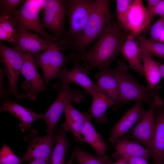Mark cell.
<instances>
[{"label":"cell","instance_id":"7","mask_svg":"<svg viewBox=\"0 0 164 164\" xmlns=\"http://www.w3.org/2000/svg\"><path fill=\"white\" fill-rule=\"evenodd\" d=\"M84 97L79 89H72L69 87L62 85L56 100L47 112L43 114V119L47 127L48 133L53 132L66 105L73 101L76 104L81 102Z\"/></svg>","mask_w":164,"mask_h":164},{"label":"cell","instance_id":"20","mask_svg":"<svg viewBox=\"0 0 164 164\" xmlns=\"http://www.w3.org/2000/svg\"><path fill=\"white\" fill-rule=\"evenodd\" d=\"M85 122L82 131V142L87 143L94 150L97 155H106L107 147L101 136L96 130L92 123V116L84 112Z\"/></svg>","mask_w":164,"mask_h":164},{"label":"cell","instance_id":"31","mask_svg":"<svg viewBox=\"0 0 164 164\" xmlns=\"http://www.w3.org/2000/svg\"><path fill=\"white\" fill-rule=\"evenodd\" d=\"M21 158L18 157L10 148L4 144L0 151V164H21Z\"/></svg>","mask_w":164,"mask_h":164},{"label":"cell","instance_id":"34","mask_svg":"<svg viewBox=\"0 0 164 164\" xmlns=\"http://www.w3.org/2000/svg\"><path fill=\"white\" fill-rule=\"evenodd\" d=\"M164 30V17H161L151 27L149 39L158 42Z\"/></svg>","mask_w":164,"mask_h":164},{"label":"cell","instance_id":"2","mask_svg":"<svg viewBox=\"0 0 164 164\" xmlns=\"http://www.w3.org/2000/svg\"><path fill=\"white\" fill-rule=\"evenodd\" d=\"M110 1L95 0L91 13L82 32L75 39L70 40L64 38L58 43L63 51L70 50L72 54L85 52L89 46L101 33L111 22Z\"/></svg>","mask_w":164,"mask_h":164},{"label":"cell","instance_id":"37","mask_svg":"<svg viewBox=\"0 0 164 164\" xmlns=\"http://www.w3.org/2000/svg\"><path fill=\"white\" fill-rule=\"evenodd\" d=\"M156 15L164 17V0H159L155 8Z\"/></svg>","mask_w":164,"mask_h":164},{"label":"cell","instance_id":"11","mask_svg":"<svg viewBox=\"0 0 164 164\" xmlns=\"http://www.w3.org/2000/svg\"><path fill=\"white\" fill-rule=\"evenodd\" d=\"M33 55L24 53L22 74L25 77L21 87L27 92L26 97L31 100L37 99L38 94L45 91L46 84L39 75L37 69Z\"/></svg>","mask_w":164,"mask_h":164},{"label":"cell","instance_id":"22","mask_svg":"<svg viewBox=\"0 0 164 164\" xmlns=\"http://www.w3.org/2000/svg\"><path fill=\"white\" fill-rule=\"evenodd\" d=\"M116 152L112 156L117 159L123 156H137L143 157L148 160L152 157V153L149 149L142 146L136 141L119 139L115 143Z\"/></svg>","mask_w":164,"mask_h":164},{"label":"cell","instance_id":"9","mask_svg":"<svg viewBox=\"0 0 164 164\" xmlns=\"http://www.w3.org/2000/svg\"><path fill=\"white\" fill-rule=\"evenodd\" d=\"M28 143L26 151L21 158V162H30L37 159L51 160L53 147L56 141L53 132L46 136H39L37 130L31 129L25 137Z\"/></svg>","mask_w":164,"mask_h":164},{"label":"cell","instance_id":"36","mask_svg":"<svg viewBox=\"0 0 164 164\" xmlns=\"http://www.w3.org/2000/svg\"><path fill=\"white\" fill-rule=\"evenodd\" d=\"M121 158L125 159L128 164H149L148 160L142 157L123 156L119 158L117 160Z\"/></svg>","mask_w":164,"mask_h":164},{"label":"cell","instance_id":"41","mask_svg":"<svg viewBox=\"0 0 164 164\" xmlns=\"http://www.w3.org/2000/svg\"><path fill=\"white\" fill-rule=\"evenodd\" d=\"M75 159V155L74 153L72 152L71 157L66 164H73V162Z\"/></svg>","mask_w":164,"mask_h":164},{"label":"cell","instance_id":"23","mask_svg":"<svg viewBox=\"0 0 164 164\" xmlns=\"http://www.w3.org/2000/svg\"><path fill=\"white\" fill-rule=\"evenodd\" d=\"M91 96L92 101L89 112L95 118L98 124L104 123L107 120V117L105 114L107 108L115 105L97 85L95 92Z\"/></svg>","mask_w":164,"mask_h":164},{"label":"cell","instance_id":"38","mask_svg":"<svg viewBox=\"0 0 164 164\" xmlns=\"http://www.w3.org/2000/svg\"><path fill=\"white\" fill-rule=\"evenodd\" d=\"M50 161L42 159H37L30 161L27 164H50Z\"/></svg>","mask_w":164,"mask_h":164},{"label":"cell","instance_id":"14","mask_svg":"<svg viewBox=\"0 0 164 164\" xmlns=\"http://www.w3.org/2000/svg\"><path fill=\"white\" fill-rule=\"evenodd\" d=\"M142 102L141 101H137L135 104L115 125L109 138L111 145L115 144L137 121L141 119L146 111L142 106Z\"/></svg>","mask_w":164,"mask_h":164},{"label":"cell","instance_id":"8","mask_svg":"<svg viewBox=\"0 0 164 164\" xmlns=\"http://www.w3.org/2000/svg\"><path fill=\"white\" fill-rule=\"evenodd\" d=\"M42 10L43 27L53 32L56 41L66 33L65 21L67 13L65 0H43Z\"/></svg>","mask_w":164,"mask_h":164},{"label":"cell","instance_id":"29","mask_svg":"<svg viewBox=\"0 0 164 164\" xmlns=\"http://www.w3.org/2000/svg\"><path fill=\"white\" fill-rule=\"evenodd\" d=\"M139 43L151 54L164 59V43L146 38L143 36L138 38Z\"/></svg>","mask_w":164,"mask_h":164},{"label":"cell","instance_id":"16","mask_svg":"<svg viewBox=\"0 0 164 164\" xmlns=\"http://www.w3.org/2000/svg\"><path fill=\"white\" fill-rule=\"evenodd\" d=\"M16 33L17 40L13 47L23 53L33 55L46 50L53 43L29 31H18Z\"/></svg>","mask_w":164,"mask_h":164},{"label":"cell","instance_id":"25","mask_svg":"<svg viewBox=\"0 0 164 164\" xmlns=\"http://www.w3.org/2000/svg\"><path fill=\"white\" fill-rule=\"evenodd\" d=\"M63 124L55 132L56 141L53 149L50 164H65L67 149L70 145Z\"/></svg>","mask_w":164,"mask_h":164},{"label":"cell","instance_id":"40","mask_svg":"<svg viewBox=\"0 0 164 164\" xmlns=\"http://www.w3.org/2000/svg\"><path fill=\"white\" fill-rule=\"evenodd\" d=\"M158 63L162 77H164V64L158 62Z\"/></svg>","mask_w":164,"mask_h":164},{"label":"cell","instance_id":"33","mask_svg":"<svg viewBox=\"0 0 164 164\" xmlns=\"http://www.w3.org/2000/svg\"><path fill=\"white\" fill-rule=\"evenodd\" d=\"M25 0H0V13L12 16L17 9L19 6L22 5Z\"/></svg>","mask_w":164,"mask_h":164},{"label":"cell","instance_id":"12","mask_svg":"<svg viewBox=\"0 0 164 164\" xmlns=\"http://www.w3.org/2000/svg\"><path fill=\"white\" fill-rule=\"evenodd\" d=\"M149 26L146 8L142 0H133L122 29L127 35L135 37Z\"/></svg>","mask_w":164,"mask_h":164},{"label":"cell","instance_id":"30","mask_svg":"<svg viewBox=\"0 0 164 164\" xmlns=\"http://www.w3.org/2000/svg\"><path fill=\"white\" fill-rule=\"evenodd\" d=\"M132 0H116V14L117 24L122 29Z\"/></svg>","mask_w":164,"mask_h":164},{"label":"cell","instance_id":"17","mask_svg":"<svg viewBox=\"0 0 164 164\" xmlns=\"http://www.w3.org/2000/svg\"><path fill=\"white\" fill-rule=\"evenodd\" d=\"M155 127L152 141V164H164V108L156 112Z\"/></svg>","mask_w":164,"mask_h":164},{"label":"cell","instance_id":"1","mask_svg":"<svg viewBox=\"0 0 164 164\" xmlns=\"http://www.w3.org/2000/svg\"><path fill=\"white\" fill-rule=\"evenodd\" d=\"M127 36L117 23L111 21L89 50L77 54L70 53L67 62L84 61L91 69L95 68L99 70L108 68L116 58Z\"/></svg>","mask_w":164,"mask_h":164},{"label":"cell","instance_id":"24","mask_svg":"<svg viewBox=\"0 0 164 164\" xmlns=\"http://www.w3.org/2000/svg\"><path fill=\"white\" fill-rule=\"evenodd\" d=\"M144 76L148 86L152 88L157 86L162 76L158 62L152 57L151 54L139 43Z\"/></svg>","mask_w":164,"mask_h":164},{"label":"cell","instance_id":"6","mask_svg":"<svg viewBox=\"0 0 164 164\" xmlns=\"http://www.w3.org/2000/svg\"><path fill=\"white\" fill-rule=\"evenodd\" d=\"M94 2L95 0H65L69 27L64 39L72 40L80 34L91 13Z\"/></svg>","mask_w":164,"mask_h":164},{"label":"cell","instance_id":"27","mask_svg":"<svg viewBox=\"0 0 164 164\" xmlns=\"http://www.w3.org/2000/svg\"><path fill=\"white\" fill-rule=\"evenodd\" d=\"M73 152L79 164H111L113 162L112 159L108 156L93 155L78 147L74 148Z\"/></svg>","mask_w":164,"mask_h":164},{"label":"cell","instance_id":"5","mask_svg":"<svg viewBox=\"0 0 164 164\" xmlns=\"http://www.w3.org/2000/svg\"><path fill=\"white\" fill-rule=\"evenodd\" d=\"M0 53L1 62L8 80L7 95H12L20 100L25 98L26 95L20 93L18 88V81L19 76L22 74L24 53L13 47H8L3 43L0 44Z\"/></svg>","mask_w":164,"mask_h":164},{"label":"cell","instance_id":"39","mask_svg":"<svg viewBox=\"0 0 164 164\" xmlns=\"http://www.w3.org/2000/svg\"><path fill=\"white\" fill-rule=\"evenodd\" d=\"M111 164H128V163L125 159L121 158L118 160L116 162H112Z\"/></svg>","mask_w":164,"mask_h":164},{"label":"cell","instance_id":"19","mask_svg":"<svg viewBox=\"0 0 164 164\" xmlns=\"http://www.w3.org/2000/svg\"><path fill=\"white\" fill-rule=\"evenodd\" d=\"M96 84L114 102L120 103L118 83L113 69L99 70L97 73Z\"/></svg>","mask_w":164,"mask_h":164},{"label":"cell","instance_id":"3","mask_svg":"<svg viewBox=\"0 0 164 164\" xmlns=\"http://www.w3.org/2000/svg\"><path fill=\"white\" fill-rule=\"evenodd\" d=\"M129 69L122 59L113 69L118 83L120 103L124 104L135 100L150 105L155 103L159 107L162 106L163 101L159 96L157 86L152 88L141 84L129 73Z\"/></svg>","mask_w":164,"mask_h":164},{"label":"cell","instance_id":"10","mask_svg":"<svg viewBox=\"0 0 164 164\" xmlns=\"http://www.w3.org/2000/svg\"><path fill=\"white\" fill-rule=\"evenodd\" d=\"M74 63L73 67L70 69L63 66L53 79L59 80L62 85L70 87L72 83L76 84L92 96L95 92L97 85L88 76L91 69L86 63L82 64L78 62Z\"/></svg>","mask_w":164,"mask_h":164},{"label":"cell","instance_id":"28","mask_svg":"<svg viewBox=\"0 0 164 164\" xmlns=\"http://www.w3.org/2000/svg\"><path fill=\"white\" fill-rule=\"evenodd\" d=\"M60 50L58 44L52 53L48 75L47 80L45 82L46 85L51 80L53 79L63 67L64 63L67 61V57L65 56L60 51Z\"/></svg>","mask_w":164,"mask_h":164},{"label":"cell","instance_id":"18","mask_svg":"<svg viewBox=\"0 0 164 164\" xmlns=\"http://www.w3.org/2000/svg\"><path fill=\"white\" fill-rule=\"evenodd\" d=\"M134 38L131 36L127 35L120 52L127 61L129 68L134 70L139 75L144 77V70L139 44H138Z\"/></svg>","mask_w":164,"mask_h":164},{"label":"cell","instance_id":"4","mask_svg":"<svg viewBox=\"0 0 164 164\" xmlns=\"http://www.w3.org/2000/svg\"><path fill=\"white\" fill-rule=\"evenodd\" d=\"M43 0H25L12 16L16 32L32 30L42 37L56 42L53 36L46 32L42 25L39 14L43 6Z\"/></svg>","mask_w":164,"mask_h":164},{"label":"cell","instance_id":"13","mask_svg":"<svg viewBox=\"0 0 164 164\" xmlns=\"http://www.w3.org/2000/svg\"><path fill=\"white\" fill-rule=\"evenodd\" d=\"M138 123L132 129L131 133L136 140L144 144L151 150L152 141L155 127L156 109L159 107L151 104Z\"/></svg>","mask_w":164,"mask_h":164},{"label":"cell","instance_id":"15","mask_svg":"<svg viewBox=\"0 0 164 164\" xmlns=\"http://www.w3.org/2000/svg\"><path fill=\"white\" fill-rule=\"evenodd\" d=\"M1 102L0 111L8 112L18 119L20 121L19 126L22 132L29 131L34 121L43 118V114H37L31 108H27L8 97L2 99Z\"/></svg>","mask_w":164,"mask_h":164},{"label":"cell","instance_id":"26","mask_svg":"<svg viewBox=\"0 0 164 164\" xmlns=\"http://www.w3.org/2000/svg\"><path fill=\"white\" fill-rule=\"evenodd\" d=\"M58 45V42L53 43L46 50L41 52L36 53L33 55L36 67H40L43 70L45 82L47 80L48 75L52 53Z\"/></svg>","mask_w":164,"mask_h":164},{"label":"cell","instance_id":"42","mask_svg":"<svg viewBox=\"0 0 164 164\" xmlns=\"http://www.w3.org/2000/svg\"><path fill=\"white\" fill-rule=\"evenodd\" d=\"M158 42L164 43V30L162 32Z\"/></svg>","mask_w":164,"mask_h":164},{"label":"cell","instance_id":"32","mask_svg":"<svg viewBox=\"0 0 164 164\" xmlns=\"http://www.w3.org/2000/svg\"><path fill=\"white\" fill-rule=\"evenodd\" d=\"M12 16L0 14V28L12 38L15 42V44L17 41L18 35L12 20Z\"/></svg>","mask_w":164,"mask_h":164},{"label":"cell","instance_id":"21","mask_svg":"<svg viewBox=\"0 0 164 164\" xmlns=\"http://www.w3.org/2000/svg\"><path fill=\"white\" fill-rule=\"evenodd\" d=\"M65 121L63 124L65 130L71 132L77 141L82 142V131L85 122V117L71 104L68 103L63 111Z\"/></svg>","mask_w":164,"mask_h":164},{"label":"cell","instance_id":"35","mask_svg":"<svg viewBox=\"0 0 164 164\" xmlns=\"http://www.w3.org/2000/svg\"><path fill=\"white\" fill-rule=\"evenodd\" d=\"M159 1V0H147V6L146 8V12L149 26L152 24L156 15L155 8Z\"/></svg>","mask_w":164,"mask_h":164}]
</instances>
